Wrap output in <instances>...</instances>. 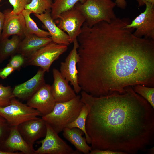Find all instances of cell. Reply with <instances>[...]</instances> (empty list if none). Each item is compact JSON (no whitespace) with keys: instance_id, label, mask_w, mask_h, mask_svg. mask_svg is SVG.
<instances>
[{"instance_id":"cell-1","label":"cell","mask_w":154,"mask_h":154,"mask_svg":"<svg viewBox=\"0 0 154 154\" xmlns=\"http://www.w3.org/2000/svg\"><path fill=\"white\" fill-rule=\"evenodd\" d=\"M128 18H117L92 27L84 23L77 39L79 84L94 97L125 93L138 84L154 86V40L135 36L125 26Z\"/></svg>"},{"instance_id":"cell-2","label":"cell","mask_w":154,"mask_h":154,"mask_svg":"<svg viewBox=\"0 0 154 154\" xmlns=\"http://www.w3.org/2000/svg\"><path fill=\"white\" fill-rule=\"evenodd\" d=\"M123 94L96 97L82 91L88 108L86 123L92 149L135 154L154 141V108L132 87Z\"/></svg>"},{"instance_id":"cell-3","label":"cell","mask_w":154,"mask_h":154,"mask_svg":"<svg viewBox=\"0 0 154 154\" xmlns=\"http://www.w3.org/2000/svg\"><path fill=\"white\" fill-rule=\"evenodd\" d=\"M84 104L80 95L68 101L56 102L52 111L42 118L58 134L77 118Z\"/></svg>"},{"instance_id":"cell-4","label":"cell","mask_w":154,"mask_h":154,"mask_svg":"<svg viewBox=\"0 0 154 154\" xmlns=\"http://www.w3.org/2000/svg\"><path fill=\"white\" fill-rule=\"evenodd\" d=\"M116 6L112 0H86L74 6L84 16L85 23L91 27L102 21L110 23L116 18L113 9Z\"/></svg>"},{"instance_id":"cell-5","label":"cell","mask_w":154,"mask_h":154,"mask_svg":"<svg viewBox=\"0 0 154 154\" xmlns=\"http://www.w3.org/2000/svg\"><path fill=\"white\" fill-rule=\"evenodd\" d=\"M68 46L53 41L37 50L25 58L26 65L40 67L48 72L53 62L66 51Z\"/></svg>"},{"instance_id":"cell-6","label":"cell","mask_w":154,"mask_h":154,"mask_svg":"<svg viewBox=\"0 0 154 154\" xmlns=\"http://www.w3.org/2000/svg\"><path fill=\"white\" fill-rule=\"evenodd\" d=\"M0 115L11 126H18L28 120L36 119L42 115L38 110L13 98L10 104L0 107Z\"/></svg>"},{"instance_id":"cell-7","label":"cell","mask_w":154,"mask_h":154,"mask_svg":"<svg viewBox=\"0 0 154 154\" xmlns=\"http://www.w3.org/2000/svg\"><path fill=\"white\" fill-rule=\"evenodd\" d=\"M46 132L44 138L37 141L41 146L35 150L34 154H77L78 151H74L58 135L52 128L46 122Z\"/></svg>"},{"instance_id":"cell-8","label":"cell","mask_w":154,"mask_h":154,"mask_svg":"<svg viewBox=\"0 0 154 154\" xmlns=\"http://www.w3.org/2000/svg\"><path fill=\"white\" fill-rule=\"evenodd\" d=\"M57 19H58L57 26L67 33L70 44L77 38L86 20L82 12L75 6L60 14Z\"/></svg>"},{"instance_id":"cell-9","label":"cell","mask_w":154,"mask_h":154,"mask_svg":"<svg viewBox=\"0 0 154 154\" xmlns=\"http://www.w3.org/2000/svg\"><path fill=\"white\" fill-rule=\"evenodd\" d=\"M144 11L137 16L125 27L136 29L133 34L139 37L154 40V4L146 3Z\"/></svg>"},{"instance_id":"cell-10","label":"cell","mask_w":154,"mask_h":154,"mask_svg":"<svg viewBox=\"0 0 154 154\" xmlns=\"http://www.w3.org/2000/svg\"><path fill=\"white\" fill-rule=\"evenodd\" d=\"M73 48L65 59L60 63V72L62 76L68 82H70L77 94L82 90L79 84L77 64L79 61V56L78 53L79 44L77 39L73 42Z\"/></svg>"},{"instance_id":"cell-11","label":"cell","mask_w":154,"mask_h":154,"mask_svg":"<svg viewBox=\"0 0 154 154\" xmlns=\"http://www.w3.org/2000/svg\"><path fill=\"white\" fill-rule=\"evenodd\" d=\"M56 102L51 92V86L45 84L28 100L27 105L38 110L42 116L52 111Z\"/></svg>"},{"instance_id":"cell-12","label":"cell","mask_w":154,"mask_h":154,"mask_svg":"<svg viewBox=\"0 0 154 154\" xmlns=\"http://www.w3.org/2000/svg\"><path fill=\"white\" fill-rule=\"evenodd\" d=\"M17 128L25 140L32 147L37 140L45 137L46 132V122L42 118L24 122L18 125Z\"/></svg>"},{"instance_id":"cell-13","label":"cell","mask_w":154,"mask_h":154,"mask_svg":"<svg viewBox=\"0 0 154 154\" xmlns=\"http://www.w3.org/2000/svg\"><path fill=\"white\" fill-rule=\"evenodd\" d=\"M0 150L15 154H34L35 150L21 135L17 126L11 127L8 137L0 146Z\"/></svg>"},{"instance_id":"cell-14","label":"cell","mask_w":154,"mask_h":154,"mask_svg":"<svg viewBox=\"0 0 154 154\" xmlns=\"http://www.w3.org/2000/svg\"><path fill=\"white\" fill-rule=\"evenodd\" d=\"M11 10L7 9L3 12L5 20L1 40L13 35L19 36L23 38L25 36L26 27L23 15L22 13L12 15L11 13Z\"/></svg>"},{"instance_id":"cell-15","label":"cell","mask_w":154,"mask_h":154,"mask_svg":"<svg viewBox=\"0 0 154 154\" xmlns=\"http://www.w3.org/2000/svg\"><path fill=\"white\" fill-rule=\"evenodd\" d=\"M45 72L41 68L32 78L15 86L13 90V93L15 96L23 100H28L45 84L44 78Z\"/></svg>"},{"instance_id":"cell-16","label":"cell","mask_w":154,"mask_h":154,"mask_svg":"<svg viewBox=\"0 0 154 154\" xmlns=\"http://www.w3.org/2000/svg\"><path fill=\"white\" fill-rule=\"evenodd\" d=\"M54 82L51 86V91L56 102L68 101L77 96L75 92L69 85L68 82L62 76L57 69L52 70Z\"/></svg>"},{"instance_id":"cell-17","label":"cell","mask_w":154,"mask_h":154,"mask_svg":"<svg viewBox=\"0 0 154 154\" xmlns=\"http://www.w3.org/2000/svg\"><path fill=\"white\" fill-rule=\"evenodd\" d=\"M51 12L50 9L42 14L34 15L44 25L53 42L68 46L70 43L68 35L56 25L51 16Z\"/></svg>"},{"instance_id":"cell-18","label":"cell","mask_w":154,"mask_h":154,"mask_svg":"<svg viewBox=\"0 0 154 154\" xmlns=\"http://www.w3.org/2000/svg\"><path fill=\"white\" fill-rule=\"evenodd\" d=\"M52 41L50 37H41L26 33L20 43L17 53L21 54L25 59Z\"/></svg>"},{"instance_id":"cell-19","label":"cell","mask_w":154,"mask_h":154,"mask_svg":"<svg viewBox=\"0 0 154 154\" xmlns=\"http://www.w3.org/2000/svg\"><path fill=\"white\" fill-rule=\"evenodd\" d=\"M63 131L64 137L74 146L77 150L85 154H89L92 149L88 145L86 137L82 136L84 135L82 131L76 127H65Z\"/></svg>"},{"instance_id":"cell-20","label":"cell","mask_w":154,"mask_h":154,"mask_svg":"<svg viewBox=\"0 0 154 154\" xmlns=\"http://www.w3.org/2000/svg\"><path fill=\"white\" fill-rule=\"evenodd\" d=\"M21 37L13 35L9 39L6 38L0 41V63L10 56L17 54L23 39Z\"/></svg>"},{"instance_id":"cell-21","label":"cell","mask_w":154,"mask_h":154,"mask_svg":"<svg viewBox=\"0 0 154 154\" xmlns=\"http://www.w3.org/2000/svg\"><path fill=\"white\" fill-rule=\"evenodd\" d=\"M86 0H54L51 9V15L54 20L62 12L74 7L78 2L84 3Z\"/></svg>"},{"instance_id":"cell-22","label":"cell","mask_w":154,"mask_h":154,"mask_svg":"<svg viewBox=\"0 0 154 154\" xmlns=\"http://www.w3.org/2000/svg\"><path fill=\"white\" fill-rule=\"evenodd\" d=\"M31 13L32 12L26 9H24L21 13L25 20L26 27L25 34L27 33L34 34L38 37L43 38L50 36V34L48 31L38 28L36 23L31 17L30 15Z\"/></svg>"},{"instance_id":"cell-23","label":"cell","mask_w":154,"mask_h":154,"mask_svg":"<svg viewBox=\"0 0 154 154\" xmlns=\"http://www.w3.org/2000/svg\"><path fill=\"white\" fill-rule=\"evenodd\" d=\"M88 113V107L87 105L84 104L77 118L74 121L67 125L66 127L70 129L76 127L80 129L84 133L87 143L90 144L91 140L88 135L86 129V121Z\"/></svg>"},{"instance_id":"cell-24","label":"cell","mask_w":154,"mask_h":154,"mask_svg":"<svg viewBox=\"0 0 154 154\" xmlns=\"http://www.w3.org/2000/svg\"><path fill=\"white\" fill-rule=\"evenodd\" d=\"M52 0H31L25 9L29 10L35 14H41L51 9Z\"/></svg>"},{"instance_id":"cell-25","label":"cell","mask_w":154,"mask_h":154,"mask_svg":"<svg viewBox=\"0 0 154 154\" xmlns=\"http://www.w3.org/2000/svg\"><path fill=\"white\" fill-rule=\"evenodd\" d=\"M132 87L134 91L146 100L154 108V88L140 84Z\"/></svg>"},{"instance_id":"cell-26","label":"cell","mask_w":154,"mask_h":154,"mask_svg":"<svg viewBox=\"0 0 154 154\" xmlns=\"http://www.w3.org/2000/svg\"><path fill=\"white\" fill-rule=\"evenodd\" d=\"M15 97L10 86H4L0 84V107L8 105Z\"/></svg>"},{"instance_id":"cell-27","label":"cell","mask_w":154,"mask_h":154,"mask_svg":"<svg viewBox=\"0 0 154 154\" xmlns=\"http://www.w3.org/2000/svg\"><path fill=\"white\" fill-rule=\"evenodd\" d=\"M11 127L7 120L0 115V146L8 137Z\"/></svg>"},{"instance_id":"cell-28","label":"cell","mask_w":154,"mask_h":154,"mask_svg":"<svg viewBox=\"0 0 154 154\" xmlns=\"http://www.w3.org/2000/svg\"><path fill=\"white\" fill-rule=\"evenodd\" d=\"M13 9L11 13L12 15L21 14L26 6L31 2V0H9Z\"/></svg>"},{"instance_id":"cell-29","label":"cell","mask_w":154,"mask_h":154,"mask_svg":"<svg viewBox=\"0 0 154 154\" xmlns=\"http://www.w3.org/2000/svg\"><path fill=\"white\" fill-rule=\"evenodd\" d=\"M11 56L7 66L12 67L15 70L19 69L25 63V58L20 54L17 53Z\"/></svg>"},{"instance_id":"cell-30","label":"cell","mask_w":154,"mask_h":154,"mask_svg":"<svg viewBox=\"0 0 154 154\" xmlns=\"http://www.w3.org/2000/svg\"><path fill=\"white\" fill-rule=\"evenodd\" d=\"M89 154H126L122 151H113L109 150L92 149Z\"/></svg>"},{"instance_id":"cell-31","label":"cell","mask_w":154,"mask_h":154,"mask_svg":"<svg viewBox=\"0 0 154 154\" xmlns=\"http://www.w3.org/2000/svg\"><path fill=\"white\" fill-rule=\"evenodd\" d=\"M15 70L12 67L6 66L0 70V78L3 79L7 78Z\"/></svg>"},{"instance_id":"cell-32","label":"cell","mask_w":154,"mask_h":154,"mask_svg":"<svg viewBox=\"0 0 154 154\" xmlns=\"http://www.w3.org/2000/svg\"><path fill=\"white\" fill-rule=\"evenodd\" d=\"M4 20V14L0 10V41L1 40V35L3 27Z\"/></svg>"},{"instance_id":"cell-33","label":"cell","mask_w":154,"mask_h":154,"mask_svg":"<svg viewBox=\"0 0 154 154\" xmlns=\"http://www.w3.org/2000/svg\"><path fill=\"white\" fill-rule=\"evenodd\" d=\"M116 6L122 9H125L127 6V2L125 0H116Z\"/></svg>"},{"instance_id":"cell-34","label":"cell","mask_w":154,"mask_h":154,"mask_svg":"<svg viewBox=\"0 0 154 154\" xmlns=\"http://www.w3.org/2000/svg\"><path fill=\"white\" fill-rule=\"evenodd\" d=\"M138 3L139 7L145 5L146 3H149L154 4V0H136Z\"/></svg>"},{"instance_id":"cell-35","label":"cell","mask_w":154,"mask_h":154,"mask_svg":"<svg viewBox=\"0 0 154 154\" xmlns=\"http://www.w3.org/2000/svg\"><path fill=\"white\" fill-rule=\"evenodd\" d=\"M149 154H154V147L149 149H147V150Z\"/></svg>"},{"instance_id":"cell-36","label":"cell","mask_w":154,"mask_h":154,"mask_svg":"<svg viewBox=\"0 0 154 154\" xmlns=\"http://www.w3.org/2000/svg\"><path fill=\"white\" fill-rule=\"evenodd\" d=\"M0 154H15L13 153L3 151L0 150Z\"/></svg>"},{"instance_id":"cell-37","label":"cell","mask_w":154,"mask_h":154,"mask_svg":"<svg viewBox=\"0 0 154 154\" xmlns=\"http://www.w3.org/2000/svg\"><path fill=\"white\" fill-rule=\"evenodd\" d=\"M2 0H0V2Z\"/></svg>"}]
</instances>
